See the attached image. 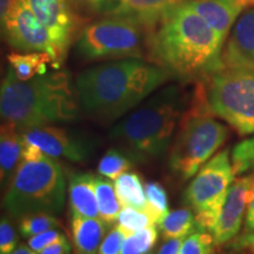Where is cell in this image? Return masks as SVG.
<instances>
[{
    "label": "cell",
    "instance_id": "8fae6325",
    "mask_svg": "<svg viewBox=\"0 0 254 254\" xmlns=\"http://www.w3.org/2000/svg\"><path fill=\"white\" fill-rule=\"evenodd\" d=\"M49 31L60 58L64 63L74 38L80 36L82 19L80 9H84L80 0H26ZM85 11V9H84Z\"/></svg>",
    "mask_w": 254,
    "mask_h": 254
},
{
    "label": "cell",
    "instance_id": "ac0fdd59",
    "mask_svg": "<svg viewBox=\"0 0 254 254\" xmlns=\"http://www.w3.org/2000/svg\"><path fill=\"white\" fill-rule=\"evenodd\" d=\"M71 215L72 241L75 252L80 254H98L101 241L106 236L107 225L100 218Z\"/></svg>",
    "mask_w": 254,
    "mask_h": 254
},
{
    "label": "cell",
    "instance_id": "7402d4cb",
    "mask_svg": "<svg viewBox=\"0 0 254 254\" xmlns=\"http://www.w3.org/2000/svg\"><path fill=\"white\" fill-rule=\"evenodd\" d=\"M95 194L99 218L107 226H110L118 220L119 213L123 208L112 180L103 176L95 177Z\"/></svg>",
    "mask_w": 254,
    "mask_h": 254
},
{
    "label": "cell",
    "instance_id": "7c38bea8",
    "mask_svg": "<svg viewBox=\"0 0 254 254\" xmlns=\"http://www.w3.org/2000/svg\"><path fill=\"white\" fill-rule=\"evenodd\" d=\"M88 13L132 19L151 30L165 12L186 0H80Z\"/></svg>",
    "mask_w": 254,
    "mask_h": 254
},
{
    "label": "cell",
    "instance_id": "e575fe53",
    "mask_svg": "<svg viewBox=\"0 0 254 254\" xmlns=\"http://www.w3.org/2000/svg\"><path fill=\"white\" fill-rule=\"evenodd\" d=\"M252 178V184L250 189L249 204H247V211L245 217V231L247 233H254V172Z\"/></svg>",
    "mask_w": 254,
    "mask_h": 254
},
{
    "label": "cell",
    "instance_id": "6da1fadb",
    "mask_svg": "<svg viewBox=\"0 0 254 254\" xmlns=\"http://www.w3.org/2000/svg\"><path fill=\"white\" fill-rule=\"evenodd\" d=\"M225 40L185 1L165 12L148 31L151 63L182 81H198L222 67Z\"/></svg>",
    "mask_w": 254,
    "mask_h": 254
},
{
    "label": "cell",
    "instance_id": "3957f363",
    "mask_svg": "<svg viewBox=\"0 0 254 254\" xmlns=\"http://www.w3.org/2000/svg\"><path fill=\"white\" fill-rule=\"evenodd\" d=\"M75 84L67 71L55 69L21 81L8 66L0 87V113L19 131L74 122L80 116Z\"/></svg>",
    "mask_w": 254,
    "mask_h": 254
},
{
    "label": "cell",
    "instance_id": "4dcf8cb0",
    "mask_svg": "<svg viewBox=\"0 0 254 254\" xmlns=\"http://www.w3.org/2000/svg\"><path fill=\"white\" fill-rule=\"evenodd\" d=\"M18 246V236L7 218L0 221V254H11Z\"/></svg>",
    "mask_w": 254,
    "mask_h": 254
},
{
    "label": "cell",
    "instance_id": "74e56055",
    "mask_svg": "<svg viewBox=\"0 0 254 254\" xmlns=\"http://www.w3.org/2000/svg\"><path fill=\"white\" fill-rule=\"evenodd\" d=\"M185 238H177V239H168L158 250L157 254H179L183 240Z\"/></svg>",
    "mask_w": 254,
    "mask_h": 254
},
{
    "label": "cell",
    "instance_id": "9c48e42d",
    "mask_svg": "<svg viewBox=\"0 0 254 254\" xmlns=\"http://www.w3.org/2000/svg\"><path fill=\"white\" fill-rule=\"evenodd\" d=\"M234 177L228 150L212 157L193 177L185 190L184 201L194 212L199 231L211 232L217 224Z\"/></svg>",
    "mask_w": 254,
    "mask_h": 254
},
{
    "label": "cell",
    "instance_id": "b9f144b4",
    "mask_svg": "<svg viewBox=\"0 0 254 254\" xmlns=\"http://www.w3.org/2000/svg\"><path fill=\"white\" fill-rule=\"evenodd\" d=\"M75 254H80V253H77V252H75Z\"/></svg>",
    "mask_w": 254,
    "mask_h": 254
},
{
    "label": "cell",
    "instance_id": "f1b7e54d",
    "mask_svg": "<svg viewBox=\"0 0 254 254\" xmlns=\"http://www.w3.org/2000/svg\"><path fill=\"white\" fill-rule=\"evenodd\" d=\"M117 222L131 234L154 224L150 215L146 212L134 207H129V206L122 208Z\"/></svg>",
    "mask_w": 254,
    "mask_h": 254
},
{
    "label": "cell",
    "instance_id": "e0dca14e",
    "mask_svg": "<svg viewBox=\"0 0 254 254\" xmlns=\"http://www.w3.org/2000/svg\"><path fill=\"white\" fill-rule=\"evenodd\" d=\"M68 196L71 214L99 218L95 177L90 173H73L68 180Z\"/></svg>",
    "mask_w": 254,
    "mask_h": 254
},
{
    "label": "cell",
    "instance_id": "d590c367",
    "mask_svg": "<svg viewBox=\"0 0 254 254\" xmlns=\"http://www.w3.org/2000/svg\"><path fill=\"white\" fill-rule=\"evenodd\" d=\"M231 247L236 251H254V233H247V232H245V234H243V236L234 238L231 243Z\"/></svg>",
    "mask_w": 254,
    "mask_h": 254
},
{
    "label": "cell",
    "instance_id": "484cf974",
    "mask_svg": "<svg viewBox=\"0 0 254 254\" xmlns=\"http://www.w3.org/2000/svg\"><path fill=\"white\" fill-rule=\"evenodd\" d=\"M60 227L58 218L53 214L38 213L21 218L19 222V232L24 238H31L43 232Z\"/></svg>",
    "mask_w": 254,
    "mask_h": 254
},
{
    "label": "cell",
    "instance_id": "f35d334b",
    "mask_svg": "<svg viewBox=\"0 0 254 254\" xmlns=\"http://www.w3.org/2000/svg\"><path fill=\"white\" fill-rule=\"evenodd\" d=\"M122 254H141L140 251L138 249V246H136L133 234H129V236L126 238V240L124 241Z\"/></svg>",
    "mask_w": 254,
    "mask_h": 254
},
{
    "label": "cell",
    "instance_id": "d4e9b609",
    "mask_svg": "<svg viewBox=\"0 0 254 254\" xmlns=\"http://www.w3.org/2000/svg\"><path fill=\"white\" fill-rule=\"evenodd\" d=\"M145 193L147 199V214L155 225L168 214V196L165 187L158 182H148L145 184Z\"/></svg>",
    "mask_w": 254,
    "mask_h": 254
},
{
    "label": "cell",
    "instance_id": "cb8c5ba5",
    "mask_svg": "<svg viewBox=\"0 0 254 254\" xmlns=\"http://www.w3.org/2000/svg\"><path fill=\"white\" fill-rule=\"evenodd\" d=\"M134 160L126 153L117 148H111L103 155L98 165V172L107 179L116 182L122 174L131 170Z\"/></svg>",
    "mask_w": 254,
    "mask_h": 254
},
{
    "label": "cell",
    "instance_id": "d6a6232c",
    "mask_svg": "<svg viewBox=\"0 0 254 254\" xmlns=\"http://www.w3.org/2000/svg\"><path fill=\"white\" fill-rule=\"evenodd\" d=\"M64 239H66L65 234H64L60 230H58V228H53V230L45 231L43 232V233L37 234V236L28 238L27 244L32 250L40 253L41 251L46 249V247H49L50 245H52V244H56Z\"/></svg>",
    "mask_w": 254,
    "mask_h": 254
},
{
    "label": "cell",
    "instance_id": "4fadbf2b",
    "mask_svg": "<svg viewBox=\"0 0 254 254\" xmlns=\"http://www.w3.org/2000/svg\"><path fill=\"white\" fill-rule=\"evenodd\" d=\"M24 142L33 144L52 159L80 163L86 160L91 153L90 144L73 135L63 127L46 125L32 127L21 131Z\"/></svg>",
    "mask_w": 254,
    "mask_h": 254
},
{
    "label": "cell",
    "instance_id": "ffe728a7",
    "mask_svg": "<svg viewBox=\"0 0 254 254\" xmlns=\"http://www.w3.org/2000/svg\"><path fill=\"white\" fill-rule=\"evenodd\" d=\"M7 60L15 77L21 81L44 74L47 72L49 65L53 67L51 56L44 52H12L7 56Z\"/></svg>",
    "mask_w": 254,
    "mask_h": 254
},
{
    "label": "cell",
    "instance_id": "ab89813d",
    "mask_svg": "<svg viewBox=\"0 0 254 254\" xmlns=\"http://www.w3.org/2000/svg\"><path fill=\"white\" fill-rule=\"evenodd\" d=\"M19 1L20 0H0V18H4Z\"/></svg>",
    "mask_w": 254,
    "mask_h": 254
},
{
    "label": "cell",
    "instance_id": "7a4b0ae2",
    "mask_svg": "<svg viewBox=\"0 0 254 254\" xmlns=\"http://www.w3.org/2000/svg\"><path fill=\"white\" fill-rule=\"evenodd\" d=\"M172 78L153 63L128 58L85 69L74 84L81 110L95 122L111 124L136 109Z\"/></svg>",
    "mask_w": 254,
    "mask_h": 254
},
{
    "label": "cell",
    "instance_id": "44dd1931",
    "mask_svg": "<svg viewBox=\"0 0 254 254\" xmlns=\"http://www.w3.org/2000/svg\"><path fill=\"white\" fill-rule=\"evenodd\" d=\"M117 195L123 207L129 206L147 213V199H146L145 185L138 173L126 172L114 182Z\"/></svg>",
    "mask_w": 254,
    "mask_h": 254
},
{
    "label": "cell",
    "instance_id": "d6986e66",
    "mask_svg": "<svg viewBox=\"0 0 254 254\" xmlns=\"http://www.w3.org/2000/svg\"><path fill=\"white\" fill-rule=\"evenodd\" d=\"M21 132L13 124L2 122L0 129V180L1 186L8 185L21 160Z\"/></svg>",
    "mask_w": 254,
    "mask_h": 254
},
{
    "label": "cell",
    "instance_id": "52a82bcc",
    "mask_svg": "<svg viewBox=\"0 0 254 254\" xmlns=\"http://www.w3.org/2000/svg\"><path fill=\"white\" fill-rule=\"evenodd\" d=\"M209 107L240 135L254 134V71L221 68L202 79Z\"/></svg>",
    "mask_w": 254,
    "mask_h": 254
},
{
    "label": "cell",
    "instance_id": "30bf717a",
    "mask_svg": "<svg viewBox=\"0 0 254 254\" xmlns=\"http://www.w3.org/2000/svg\"><path fill=\"white\" fill-rule=\"evenodd\" d=\"M0 21L2 37L12 49L19 52L47 53L53 60V68L62 67L63 63L49 31L26 0H20Z\"/></svg>",
    "mask_w": 254,
    "mask_h": 254
},
{
    "label": "cell",
    "instance_id": "277c9868",
    "mask_svg": "<svg viewBox=\"0 0 254 254\" xmlns=\"http://www.w3.org/2000/svg\"><path fill=\"white\" fill-rule=\"evenodd\" d=\"M190 97L183 85L161 87L111 129V139L134 163L159 160L170 151Z\"/></svg>",
    "mask_w": 254,
    "mask_h": 254
},
{
    "label": "cell",
    "instance_id": "8992f818",
    "mask_svg": "<svg viewBox=\"0 0 254 254\" xmlns=\"http://www.w3.org/2000/svg\"><path fill=\"white\" fill-rule=\"evenodd\" d=\"M65 201V174L55 159L47 155L40 161L20 160L6 190L4 207L17 219L38 213L58 215Z\"/></svg>",
    "mask_w": 254,
    "mask_h": 254
},
{
    "label": "cell",
    "instance_id": "f546056e",
    "mask_svg": "<svg viewBox=\"0 0 254 254\" xmlns=\"http://www.w3.org/2000/svg\"><path fill=\"white\" fill-rule=\"evenodd\" d=\"M131 233L117 224L101 241L98 254H122L124 241Z\"/></svg>",
    "mask_w": 254,
    "mask_h": 254
},
{
    "label": "cell",
    "instance_id": "1f68e13d",
    "mask_svg": "<svg viewBox=\"0 0 254 254\" xmlns=\"http://www.w3.org/2000/svg\"><path fill=\"white\" fill-rule=\"evenodd\" d=\"M158 225H151L142 230L134 232L133 238H134L136 246L141 254H151L152 250L154 249L155 243L158 240Z\"/></svg>",
    "mask_w": 254,
    "mask_h": 254
},
{
    "label": "cell",
    "instance_id": "4316f807",
    "mask_svg": "<svg viewBox=\"0 0 254 254\" xmlns=\"http://www.w3.org/2000/svg\"><path fill=\"white\" fill-rule=\"evenodd\" d=\"M231 158L236 176L254 172V136L234 146Z\"/></svg>",
    "mask_w": 254,
    "mask_h": 254
},
{
    "label": "cell",
    "instance_id": "60d3db41",
    "mask_svg": "<svg viewBox=\"0 0 254 254\" xmlns=\"http://www.w3.org/2000/svg\"><path fill=\"white\" fill-rule=\"evenodd\" d=\"M11 254H39V253L36 252L34 250H32L31 247L28 246V244L27 245H25V244H19L17 249H15Z\"/></svg>",
    "mask_w": 254,
    "mask_h": 254
},
{
    "label": "cell",
    "instance_id": "9a60e30c",
    "mask_svg": "<svg viewBox=\"0 0 254 254\" xmlns=\"http://www.w3.org/2000/svg\"><path fill=\"white\" fill-rule=\"evenodd\" d=\"M221 68H245L254 71V8L240 15L225 41Z\"/></svg>",
    "mask_w": 254,
    "mask_h": 254
},
{
    "label": "cell",
    "instance_id": "83f0119b",
    "mask_svg": "<svg viewBox=\"0 0 254 254\" xmlns=\"http://www.w3.org/2000/svg\"><path fill=\"white\" fill-rule=\"evenodd\" d=\"M215 240L207 231H195L183 240L179 254H214Z\"/></svg>",
    "mask_w": 254,
    "mask_h": 254
},
{
    "label": "cell",
    "instance_id": "ba28073f",
    "mask_svg": "<svg viewBox=\"0 0 254 254\" xmlns=\"http://www.w3.org/2000/svg\"><path fill=\"white\" fill-rule=\"evenodd\" d=\"M148 28L132 19L103 17L82 28L78 37V55L88 62L104 59L144 58Z\"/></svg>",
    "mask_w": 254,
    "mask_h": 254
},
{
    "label": "cell",
    "instance_id": "836d02e7",
    "mask_svg": "<svg viewBox=\"0 0 254 254\" xmlns=\"http://www.w3.org/2000/svg\"><path fill=\"white\" fill-rule=\"evenodd\" d=\"M24 142V141H23ZM47 155L44 153L41 148L33 144L24 142L23 144V152H21V160L25 161H40Z\"/></svg>",
    "mask_w": 254,
    "mask_h": 254
},
{
    "label": "cell",
    "instance_id": "7bdbcfd3",
    "mask_svg": "<svg viewBox=\"0 0 254 254\" xmlns=\"http://www.w3.org/2000/svg\"><path fill=\"white\" fill-rule=\"evenodd\" d=\"M252 252H253V254H254V251H252Z\"/></svg>",
    "mask_w": 254,
    "mask_h": 254
},
{
    "label": "cell",
    "instance_id": "5bb4252c",
    "mask_svg": "<svg viewBox=\"0 0 254 254\" xmlns=\"http://www.w3.org/2000/svg\"><path fill=\"white\" fill-rule=\"evenodd\" d=\"M252 178L253 173L247 174L236 178L232 184L217 224L209 232L213 236L217 246L230 243L240 232L241 225L246 217Z\"/></svg>",
    "mask_w": 254,
    "mask_h": 254
},
{
    "label": "cell",
    "instance_id": "8d00e7d4",
    "mask_svg": "<svg viewBox=\"0 0 254 254\" xmlns=\"http://www.w3.org/2000/svg\"><path fill=\"white\" fill-rule=\"evenodd\" d=\"M39 254H71V245L66 238V239L52 244V245L44 249Z\"/></svg>",
    "mask_w": 254,
    "mask_h": 254
},
{
    "label": "cell",
    "instance_id": "603a6c76",
    "mask_svg": "<svg viewBox=\"0 0 254 254\" xmlns=\"http://www.w3.org/2000/svg\"><path fill=\"white\" fill-rule=\"evenodd\" d=\"M158 227L161 232V236L166 240L186 238L193 232L199 231L195 214L194 212L190 211V208H180L168 212Z\"/></svg>",
    "mask_w": 254,
    "mask_h": 254
},
{
    "label": "cell",
    "instance_id": "2e32d148",
    "mask_svg": "<svg viewBox=\"0 0 254 254\" xmlns=\"http://www.w3.org/2000/svg\"><path fill=\"white\" fill-rule=\"evenodd\" d=\"M185 2L225 41L240 15L254 6V0H186Z\"/></svg>",
    "mask_w": 254,
    "mask_h": 254
},
{
    "label": "cell",
    "instance_id": "5b68a950",
    "mask_svg": "<svg viewBox=\"0 0 254 254\" xmlns=\"http://www.w3.org/2000/svg\"><path fill=\"white\" fill-rule=\"evenodd\" d=\"M209 107L204 80H198L168 151V166L179 179L196 174L228 138V127Z\"/></svg>",
    "mask_w": 254,
    "mask_h": 254
}]
</instances>
